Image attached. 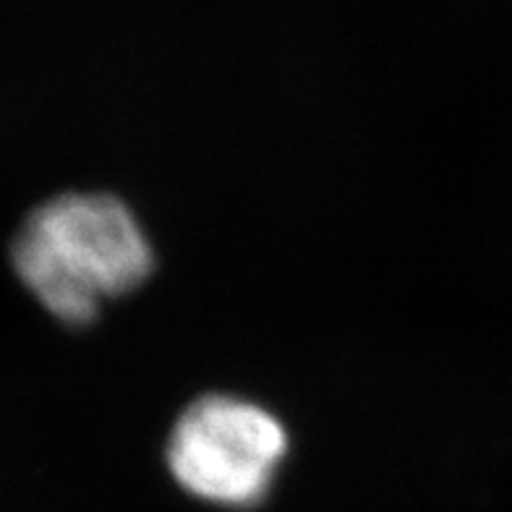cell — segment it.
I'll return each instance as SVG.
<instances>
[{"instance_id":"obj_1","label":"cell","mask_w":512,"mask_h":512,"mask_svg":"<svg viewBox=\"0 0 512 512\" xmlns=\"http://www.w3.org/2000/svg\"><path fill=\"white\" fill-rule=\"evenodd\" d=\"M11 264L50 317L87 327L108 301L147 283L155 249L121 196L66 191L24 217L11 241Z\"/></svg>"},{"instance_id":"obj_2","label":"cell","mask_w":512,"mask_h":512,"mask_svg":"<svg viewBox=\"0 0 512 512\" xmlns=\"http://www.w3.org/2000/svg\"><path fill=\"white\" fill-rule=\"evenodd\" d=\"M288 445L283 421L264 405L209 392L176 418L165 442V463L173 481L194 499L254 510L270 497Z\"/></svg>"}]
</instances>
